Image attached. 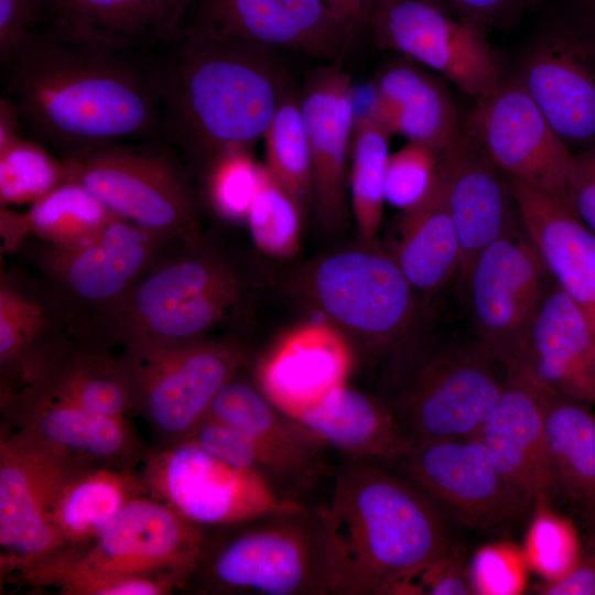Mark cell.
Instances as JSON below:
<instances>
[{"label": "cell", "mask_w": 595, "mask_h": 595, "mask_svg": "<svg viewBox=\"0 0 595 595\" xmlns=\"http://www.w3.org/2000/svg\"><path fill=\"white\" fill-rule=\"evenodd\" d=\"M32 30L4 64L9 98L37 138L63 154L163 137L153 62Z\"/></svg>", "instance_id": "1"}, {"label": "cell", "mask_w": 595, "mask_h": 595, "mask_svg": "<svg viewBox=\"0 0 595 595\" xmlns=\"http://www.w3.org/2000/svg\"><path fill=\"white\" fill-rule=\"evenodd\" d=\"M153 62L162 130L196 177L220 153L263 138L289 86L274 48L185 28Z\"/></svg>", "instance_id": "2"}, {"label": "cell", "mask_w": 595, "mask_h": 595, "mask_svg": "<svg viewBox=\"0 0 595 595\" xmlns=\"http://www.w3.org/2000/svg\"><path fill=\"white\" fill-rule=\"evenodd\" d=\"M323 518L338 595H416V578L451 537L440 508L385 464L349 459Z\"/></svg>", "instance_id": "3"}, {"label": "cell", "mask_w": 595, "mask_h": 595, "mask_svg": "<svg viewBox=\"0 0 595 595\" xmlns=\"http://www.w3.org/2000/svg\"><path fill=\"white\" fill-rule=\"evenodd\" d=\"M206 537L192 576L214 594H334L327 536L318 509L302 508L219 527ZM191 578V580H192Z\"/></svg>", "instance_id": "4"}, {"label": "cell", "mask_w": 595, "mask_h": 595, "mask_svg": "<svg viewBox=\"0 0 595 595\" xmlns=\"http://www.w3.org/2000/svg\"><path fill=\"white\" fill-rule=\"evenodd\" d=\"M413 342L391 356L381 397L408 439L415 445L477 436L505 389L501 365L478 340Z\"/></svg>", "instance_id": "5"}, {"label": "cell", "mask_w": 595, "mask_h": 595, "mask_svg": "<svg viewBox=\"0 0 595 595\" xmlns=\"http://www.w3.org/2000/svg\"><path fill=\"white\" fill-rule=\"evenodd\" d=\"M205 541L203 527L148 494L127 502L88 544L66 548L19 575L63 594L86 581L119 576L182 586L194 575Z\"/></svg>", "instance_id": "6"}, {"label": "cell", "mask_w": 595, "mask_h": 595, "mask_svg": "<svg viewBox=\"0 0 595 595\" xmlns=\"http://www.w3.org/2000/svg\"><path fill=\"white\" fill-rule=\"evenodd\" d=\"M301 282L306 298L353 347L392 356L414 339L420 315L416 291L378 244L324 256L307 268Z\"/></svg>", "instance_id": "7"}, {"label": "cell", "mask_w": 595, "mask_h": 595, "mask_svg": "<svg viewBox=\"0 0 595 595\" xmlns=\"http://www.w3.org/2000/svg\"><path fill=\"white\" fill-rule=\"evenodd\" d=\"M67 181L119 218L183 242L201 239L199 196L173 149L156 142L96 145L63 154Z\"/></svg>", "instance_id": "8"}, {"label": "cell", "mask_w": 595, "mask_h": 595, "mask_svg": "<svg viewBox=\"0 0 595 595\" xmlns=\"http://www.w3.org/2000/svg\"><path fill=\"white\" fill-rule=\"evenodd\" d=\"M132 376L137 413L159 447L183 442L207 415L216 394L245 367L248 354L234 338L122 346Z\"/></svg>", "instance_id": "9"}, {"label": "cell", "mask_w": 595, "mask_h": 595, "mask_svg": "<svg viewBox=\"0 0 595 595\" xmlns=\"http://www.w3.org/2000/svg\"><path fill=\"white\" fill-rule=\"evenodd\" d=\"M141 464L148 494L203 528L303 507L263 474L231 465L188 441L158 447Z\"/></svg>", "instance_id": "10"}, {"label": "cell", "mask_w": 595, "mask_h": 595, "mask_svg": "<svg viewBox=\"0 0 595 595\" xmlns=\"http://www.w3.org/2000/svg\"><path fill=\"white\" fill-rule=\"evenodd\" d=\"M180 244L117 218L88 239L71 245L37 240L26 247L25 255L86 327L93 315L123 296Z\"/></svg>", "instance_id": "11"}, {"label": "cell", "mask_w": 595, "mask_h": 595, "mask_svg": "<svg viewBox=\"0 0 595 595\" xmlns=\"http://www.w3.org/2000/svg\"><path fill=\"white\" fill-rule=\"evenodd\" d=\"M368 33L379 48L432 69L475 101L509 78L487 36L432 0H379Z\"/></svg>", "instance_id": "12"}, {"label": "cell", "mask_w": 595, "mask_h": 595, "mask_svg": "<svg viewBox=\"0 0 595 595\" xmlns=\"http://www.w3.org/2000/svg\"><path fill=\"white\" fill-rule=\"evenodd\" d=\"M552 281L519 216L478 253L458 284L478 343L504 369Z\"/></svg>", "instance_id": "13"}, {"label": "cell", "mask_w": 595, "mask_h": 595, "mask_svg": "<svg viewBox=\"0 0 595 595\" xmlns=\"http://www.w3.org/2000/svg\"><path fill=\"white\" fill-rule=\"evenodd\" d=\"M510 76L573 153L595 144V32L584 19L545 22Z\"/></svg>", "instance_id": "14"}, {"label": "cell", "mask_w": 595, "mask_h": 595, "mask_svg": "<svg viewBox=\"0 0 595 595\" xmlns=\"http://www.w3.org/2000/svg\"><path fill=\"white\" fill-rule=\"evenodd\" d=\"M463 125L509 180L566 204L574 153L510 75L495 93L475 102Z\"/></svg>", "instance_id": "15"}, {"label": "cell", "mask_w": 595, "mask_h": 595, "mask_svg": "<svg viewBox=\"0 0 595 595\" xmlns=\"http://www.w3.org/2000/svg\"><path fill=\"white\" fill-rule=\"evenodd\" d=\"M0 405L2 431L72 473L98 467L136 469L149 453L128 418L19 392L0 399Z\"/></svg>", "instance_id": "16"}, {"label": "cell", "mask_w": 595, "mask_h": 595, "mask_svg": "<svg viewBox=\"0 0 595 595\" xmlns=\"http://www.w3.org/2000/svg\"><path fill=\"white\" fill-rule=\"evenodd\" d=\"M397 463L441 511L467 526L500 527L527 507L478 436L415 444Z\"/></svg>", "instance_id": "17"}, {"label": "cell", "mask_w": 595, "mask_h": 595, "mask_svg": "<svg viewBox=\"0 0 595 595\" xmlns=\"http://www.w3.org/2000/svg\"><path fill=\"white\" fill-rule=\"evenodd\" d=\"M73 474L53 457L1 432V571L20 573L66 548L53 522V507Z\"/></svg>", "instance_id": "18"}, {"label": "cell", "mask_w": 595, "mask_h": 595, "mask_svg": "<svg viewBox=\"0 0 595 595\" xmlns=\"http://www.w3.org/2000/svg\"><path fill=\"white\" fill-rule=\"evenodd\" d=\"M241 281L237 262L204 235L170 250L123 296L93 315L86 328L111 348L122 346L156 315Z\"/></svg>", "instance_id": "19"}, {"label": "cell", "mask_w": 595, "mask_h": 595, "mask_svg": "<svg viewBox=\"0 0 595 595\" xmlns=\"http://www.w3.org/2000/svg\"><path fill=\"white\" fill-rule=\"evenodd\" d=\"M505 374L545 392L595 404V328L554 280Z\"/></svg>", "instance_id": "20"}, {"label": "cell", "mask_w": 595, "mask_h": 595, "mask_svg": "<svg viewBox=\"0 0 595 595\" xmlns=\"http://www.w3.org/2000/svg\"><path fill=\"white\" fill-rule=\"evenodd\" d=\"M350 76L339 62L312 71L300 91L312 167V208L323 227L349 216V166L355 126Z\"/></svg>", "instance_id": "21"}, {"label": "cell", "mask_w": 595, "mask_h": 595, "mask_svg": "<svg viewBox=\"0 0 595 595\" xmlns=\"http://www.w3.org/2000/svg\"><path fill=\"white\" fill-rule=\"evenodd\" d=\"M82 324L43 277L0 274V398L23 387Z\"/></svg>", "instance_id": "22"}, {"label": "cell", "mask_w": 595, "mask_h": 595, "mask_svg": "<svg viewBox=\"0 0 595 595\" xmlns=\"http://www.w3.org/2000/svg\"><path fill=\"white\" fill-rule=\"evenodd\" d=\"M439 178L462 252L459 284L478 253L501 236L519 212L510 180L462 125L439 152Z\"/></svg>", "instance_id": "23"}, {"label": "cell", "mask_w": 595, "mask_h": 595, "mask_svg": "<svg viewBox=\"0 0 595 595\" xmlns=\"http://www.w3.org/2000/svg\"><path fill=\"white\" fill-rule=\"evenodd\" d=\"M354 363L348 338L327 321L292 327L260 357L255 383L280 410L295 418L347 382Z\"/></svg>", "instance_id": "24"}, {"label": "cell", "mask_w": 595, "mask_h": 595, "mask_svg": "<svg viewBox=\"0 0 595 595\" xmlns=\"http://www.w3.org/2000/svg\"><path fill=\"white\" fill-rule=\"evenodd\" d=\"M194 0H46L43 30L71 42L130 51L166 47Z\"/></svg>", "instance_id": "25"}, {"label": "cell", "mask_w": 595, "mask_h": 595, "mask_svg": "<svg viewBox=\"0 0 595 595\" xmlns=\"http://www.w3.org/2000/svg\"><path fill=\"white\" fill-rule=\"evenodd\" d=\"M17 392L112 416L138 414L134 385L123 357L83 329L67 338L12 393Z\"/></svg>", "instance_id": "26"}, {"label": "cell", "mask_w": 595, "mask_h": 595, "mask_svg": "<svg viewBox=\"0 0 595 595\" xmlns=\"http://www.w3.org/2000/svg\"><path fill=\"white\" fill-rule=\"evenodd\" d=\"M544 397L545 391L506 377L505 389L477 435L502 478L527 506L552 490Z\"/></svg>", "instance_id": "27"}, {"label": "cell", "mask_w": 595, "mask_h": 595, "mask_svg": "<svg viewBox=\"0 0 595 595\" xmlns=\"http://www.w3.org/2000/svg\"><path fill=\"white\" fill-rule=\"evenodd\" d=\"M523 228L555 283L595 328V234L563 202L510 180Z\"/></svg>", "instance_id": "28"}, {"label": "cell", "mask_w": 595, "mask_h": 595, "mask_svg": "<svg viewBox=\"0 0 595 595\" xmlns=\"http://www.w3.org/2000/svg\"><path fill=\"white\" fill-rule=\"evenodd\" d=\"M207 415L238 429L275 456L295 487H306L326 468L327 444L275 407L241 371L216 394Z\"/></svg>", "instance_id": "29"}, {"label": "cell", "mask_w": 595, "mask_h": 595, "mask_svg": "<svg viewBox=\"0 0 595 595\" xmlns=\"http://www.w3.org/2000/svg\"><path fill=\"white\" fill-rule=\"evenodd\" d=\"M294 419L349 459L393 463L413 446L381 397L347 383Z\"/></svg>", "instance_id": "30"}, {"label": "cell", "mask_w": 595, "mask_h": 595, "mask_svg": "<svg viewBox=\"0 0 595 595\" xmlns=\"http://www.w3.org/2000/svg\"><path fill=\"white\" fill-rule=\"evenodd\" d=\"M372 82L383 104L382 127L389 133L440 152L459 130L463 119L446 79L424 66L402 57L382 67Z\"/></svg>", "instance_id": "31"}, {"label": "cell", "mask_w": 595, "mask_h": 595, "mask_svg": "<svg viewBox=\"0 0 595 595\" xmlns=\"http://www.w3.org/2000/svg\"><path fill=\"white\" fill-rule=\"evenodd\" d=\"M390 253L416 293L431 295L458 280L461 245L440 178L424 202L401 212Z\"/></svg>", "instance_id": "32"}, {"label": "cell", "mask_w": 595, "mask_h": 595, "mask_svg": "<svg viewBox=\"0 0 595 595\" xmlns=\"http://www.w3.org/2000/svg\"><path fill=\"white\" fill-rule=\"evenodd\" d=\"M148 495L134 469L98 467L71 474L53 507V522L66 548L88 544L122 507ZM65 548V549H66Z\"/></svg>", "instance_id": "33"}, {"label": "cell", "mask_w": 595, "mask_h": 595, "mask_svg": "<svg viewBox=\"0 0 595 595\" xmlns=\"http://www.w3.org/2000/svg\"><path fill=\"white\" fill-rule=\"evenodd\" d=\"M544 433L552 489L581 507L595 500V412L592 405L545 392Z\"/></svg>", "instance_id": "34"}, {"label": "cell", "mask_w": 595, "mask_h": 595, "mask_svg": "<svg viewBox=\"0 0 595 595\" xmlns=\"http://www.w3.org/2000/svg\"><path fill=\"white\" fill-rule=\"evenodd\" d=\"M191 13L186 29L309 55L307 44L283 0H194L187 17Z\"/></svg>", "instance_id": "35"}, {"label": "cell", "mask_w": 595, "mask_h": 595, "mask_svg": "<svg viewBox=\"0 0 595 595\" xmlns=\"http://www.w3.org/2000/svg\"><path fill=\"white\" fill-rule=\"evenodd\" d=\"M381 126L355 117L349 166V203L359 244L377 245L383 215L391 138Z\"/></svg>", "instance_id": "36"}, {"label": "cell", "mask_w": 595, "mask_h": 595, "mask_svg": "<svg viewBox=\"0 0 595 595\" xmlns=\"http://www.w3.org/2000/svg\"><path fill=\"white\" fill-rule=\"evenodd\" d=\"M262 139L266 169L305 213L312 207L311 152L300 93L290 85Z\"/></svg>", "instance_id": "37"}, {"label": "cell", "mask_w": 595, "mask_h": 595, "mask_svg": "<svg viewBox=\"0 0 595 595\" xmlns=\"http://www.w3.org/2000/svg\"><path fill=\"white\" fill-rule=\"evenodd\" d=\"M32 234L52 245L88 239L119 218L85 186L66 181L31 204Z\"/></svg>", "instance_id": "38"}, {"label": "cell", "mask_w": 595, "mask_h": 595, "mask_svg": "<svg viewBox=\"0 0 595 595\" xmlns=\"http://www.w3.org/2000/svg\"><path fill=\"white\" fill-rule=\"evenodd\" d=\"M303 214L292 196L261 164L257 193L246 221L255 246L277 259L295 256L301 246Z\"/></svg>", "instance_id": "39"}, {"label": "cell", "mask_w": 595, "mask_h": 595, "mask_svg": "<svg viewBox=\"0 0 595 595\" xmlns=\"http://www.w3.org/2000/svg\"><path fill=\"white\" fill-rule=\"evenodd\" d=\"M67 181L62 159L23 137L0 150V207L32 204Z\"/></svg>", "instance_id": "40"}, {"label": "cell", "mask_w": 595, "mask_h": 595, "mask_svg": "<svg viewBox=\"0 0 595 595\" xmlns=\"http://www.w3.org/2000/svg\"><path fill=\"white\" fill-rule=\"evenodd\" d=\"M260 166L250 148L220 153L197 177L205 203L226 221L246 223L257 193Z\"/></svg>", "instance_id": "41"}, {"label": "cell", "mask_w": 595, "mask_h": 595, "mask_svg": "<svg viewBox=\"0 0 595 595\" xmlns=\"http://www.w3.org/2000/svg\"><path fill=\"white\" fill-rule=\"evenodd\" d=\"M534 507L523 551L529 567L551 582L565 574L581 552L571 522L549 506L548 497L539 498Z\"/></svg>", "instance_id": "42"}, {"label": "cell", "mask_w": 595, "mask_h": 595, "mask_svg": "<svg viewBox=\"0 0 595 595\" xmlns=\"http://www.w3.org/2000/svg\"><path fill=\"white\" fill-rule=\"evenodd\" d=\"M184 441L231 465L263 474L281 491L283 487L294 488L289 470L275 456L228 423L206 415Z\"/></svg>", "instance_id": "43"}, {"label": "cell", "mask_w": 595, "mask_h": 595, "mask_svg": "<svg viewBox=\"0 0 595 595\" xmlns=\"http://www.w3.org/2000/svg\"><path fill=\"white\" fill-rule=\"evenodd\" d=\"M439 180V151L408 141L390 153L385 178L386 203L401 212L424 202Z\"/></svg>", "instance_id": "44"}, {"label": "cell", "mask_w": 595, "mask_h": 595, "mask_svg": "<svg viewBox=\"0 0 595 595\" xmlns=\"http://www.w3.org/2000/svg\"><path fill=\"white\" fill-rule=\"evenodd\" d=\"M529 569L523 548L505 541L483 545L469 562L474 594H521L527 587Z\"/></svg>", "instance_id": "45"}, {"label": "cell", "mask_w": 595, "mask_h": 595, "mask_svg": "<svg viewBox=\"0 0 595 595\" xmlns=\"http://www.w3.org/2000/svg\"><path fill=\"white\" fill-rule=\"evenodd\" d=\"M309 55L339 62L358 39L324 0H283Z\"/></svg>", "instance_id": "46"}, {"label": "cell", "mask_w": 595, "mask_h": 595, "mask_svg": "<svg viewBox=\"0 0 595 595\" xmlns=\"http://www.w3.org/2000/svg\"><path fill=\"white\" fill-rule=\"evenodd\" d=\"M453 17L488 35L508 30L522 17L540 7L543 0H432Z\"/></svg>", "instance_id": "47"}, {"label": "cell", "mask_w": 595, "mask_h": 595, "mask_svg": "<svg viewBox=\"0 0 595 595\" xmlns=\"http://www.w3.org/2000/svg\"><path fill=\"white\" fill-rule=\"evenodd\" d=\"M416 582L423 594H474L469 562H467L464 552L453 543L426 564Z\"/></svg>", "instance_id": "48"}, {"label": "cell", "mask_w": 595, "mask_h": 595, "mask_svg": "<svg viewBox=\"0 0 595 595\" xmlns=\"http://www.w3.org/2000/svg\"><path fill=\"white\" fill-rule=\"evenodd\" d=\"M566 206L595 234V144L573 154L567 178Z\"/></svg>", "instance_id": "49"}, {"label": "cell", "mask_w": 595, "mask_h": 595, "mask_svg": "<svg viewBox=\"0 0 595 595\" xmlns=\"http://www.w3.org/2000/svg\"><path fill=\"white\" fill-rule=\"evenodd\" d=\"M45 4L46 0H0V61L3 65L42 21Z\"/></svg>", "instance_id": "50"}, {"label": "cell", "mask_w": 595, "mask_h": 595, "mask_svg": "<svg viewBox=\"0 0 595 595\" xmlns=\"http://www.w3.org/2000/svg\"><path fill=\"white\" fill-rule=\"evenodd\" d=\"M536 591L541 595H595V541H592L591 549L580 553L565 574L554 581L542 582Z\"/></svg>", "instance_id": "51"}, {"label": "cell", "mask_w": 595, "mask_h": 595, "mask_svg": "<svg viewBox=\"0 0 595 595\" xmlns=\"http://www.w3.org/2000/svg\"><path fill=\"white\" fill-rule=\"evenodd\" d=\"M1 256L19 252L32 234L28 213L0 207Z\"/></svg>", "instance_id": "52"}, {"label": "cell", "mask_w": 595, "mask_h": 595, "mask_svg": "<svg viewBox=\"0 0 595 595\" xmlns=\"http://www.w3.org/2000/svg\"><path fill=\"white\" fill-rule=\"evenodd\" d=\"M358 37L368 32V24L379 0H324Z\"/></svg>", "instance_id": "53"}, {"label": "cell", "mask_w": 595, "mask_h": 595, "mask_svg": "<svg viewBox=\"0 0 595 595\" xmlns=\"http://www.w3.org/2000/svg\"><path fill=\"white\" fill-rule=\"evenodd\" d=\"M22 118L17 105L9 97L0 100V150L22 138Z\"/></svg>", "instance_id": "54"}, {"label": "cell", "mask_w": 595, "mask_h": 595, "mask_svg": "<svg viewBox=\"0 0 595 595\" xmlns=\"http://www.w3.org/2000/svg\"><path fill=\"white\" fill-rule=\"evenodd\" d=\"M582 522L592 541H595V500L581 507Z\"/></svg>", "instance_id": "55"}, {"label": "cell", "mask_w": 595, "mask_h": 595, "mask_svg": "<svg viewBox=\"0 0 595 595\" xmlns=\"http://www.w3.org/2000/svg\"><path fill=\"white\" fill-rule=\"evenodd\" d=\"M576 4L582 13H595V0H576Z\"/></svg>", "instance_id": "56"}, {"label": "cell", "mask_w": 595, "mask_h": 595, "mask_svg": "<svg viewBox=\"0 0 595 595\" xmlns=\"http://www.w3.org/2000/svg\"><path fill=\"white\" fill-rule=\"evenodd\" d=\"M585 21L589 24L592 30L595 32V13H581Z\"/></svg>", "instance_id": "57"}]
</instances>
